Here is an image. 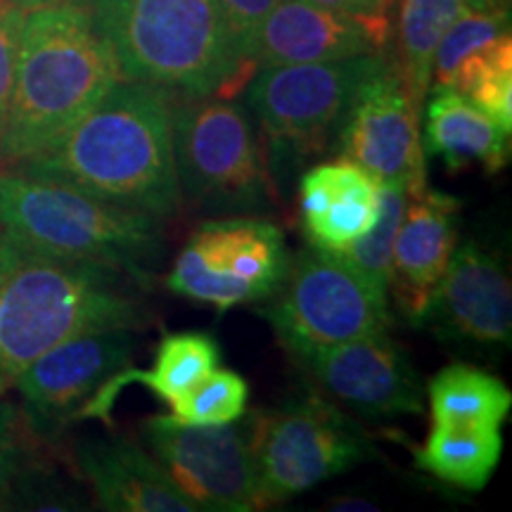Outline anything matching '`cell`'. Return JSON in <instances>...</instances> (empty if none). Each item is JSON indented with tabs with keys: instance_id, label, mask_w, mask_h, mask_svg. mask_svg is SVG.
Wrapping results in <instances>:
<instances>
[{
	"instance_id": "1",
	"label": "cell",
	"mask_w": 512,
	"mask_h": 512,
	"mask_svg": "<svg viewBox=\"0 0 512 512\" xmlns=\"http://www.w3.org/2000/svg\"><path fill=\"white\" fill-rule=\"evenodd\" d=\"M171 105L174 93L166 88L121 79L53 145L15 169L169 219L183 204Z\"/></svg>"
},
{
	"instance_id": "2",
	"label": "cell",
	"mask_w": 512,
	"mask_h": 512,
	"mask_svg": "<svg viewBox=\"0 0 512 512\" xmlns=\"http://www.w3.org/2000/svg\"><path fill=\"white\" fill-rule=\"evenodd\" d=\"M143 287L119 268L57 259L0 233V392L76 335L145 328Z\"/></svg>"
},
{
	"instance_id": "3",
	"label": "cell",
	"mask_w": 512,
	"mask_h": 512,
	"mask_svg": "<svg viewBox=\"0 0 512 512\" xmlns=\"http://www.w3.org/2000/svg\"><path fill=\"white\" fill-rule=\"evenodd\" d=\"M124 79L88 5L27 12L0 164L19 166L53 145Z\"/></svg>"
},
{
	"instance_id": "4",
	"label": "cell",
	"mask_w": 512,
	"mask_h": 512,
	"mask_svg": "<svg viewBox=\"0 0 512 512\" xmlns=\"http://www.w3.org/2000/svg\"><path fill=\"white\" fill-rule=\"evenodd\" d=\"M124 79L174 95H226L256 69L242 60L214 0H86Z\"/></svg>"
},
{
	"instance_id": "5",
	"label": "cell",
	"mask_w": 512,
	"mask_h": 512,
	"mask_svg": "<svg viewBox=\"0 0 512 512\" xmlns=\"http://www.w3.org/2000/svg\"><path fill=\"white\" fill-rule=\"evenodd\" d=\"M0 230L34 252L119 268L150 285L162 219L22 169L0 171Z\"/></svg>"
},
{
	"instance_id": "6",
	"label": "cell",
	"mask_w": 512,
	"mask_h": 512,
	"mask_svg": "<svg viewBox=\"0 0 512 512\" xmlns=\"http://www.w3.org/2000/svg\"><path fill=\"white\" fill-rule=\"evenodd\" d=\"M171 128L181 202L221 216L268 207L271 169L247 107L216 93L174 95Z\"/></svg>"
},
{
	"instance_id": "7",
	"label": "cell",
	"mask_w": 512,
	"mask_h": 512,
	"mask_svg": "<svg viewBox=\"0 0 512 512\" xmlns=\"http://www.w3.org/2000/svg\"><path fill=\"white\" fill-rule=\"evenodd\" d=\"M264 306L283 347L304 361L313 351L382 332L392 323L387 287L332 249H302Z\"/></svg>"
},
{
	"instance_id": "8",
	"label": "cell",
	"mask_w": 512,
	"mask_h": 512,
	"mask_svg": "<svg viewBox=\"0 0 512 512\" xmlns=\"http://www.w3.org/2000/svg\"><path fill=\"white\" fill-rule=\"evenodd\" d=\"M387 53L259 67L247 81V112L259 121L273 164H302L337 145L358 88Z\"/></svg>"
},
{
	"instance_id": "9",
	"label": "cell",
	"mask_w": 512,
	"mask_h": 512,
	"mask_svg": "<svg viewBox=\"0 0 512 512\" xmlns=\"http://www.w3.org/2000/svg\"><path fill=\"white\" fill-rule=\"evenodd\" d=\"M247 427L264 505L304 494L375 453L368 434L316 394L254 413Z\"/></svg>"
},
{
	"instance_id": "10",
	"label": "cell",
	"mask_w": 512,
	"mask_h": 512,
	"mask_svg": "<svg viewBox=\"0 0 512 512\" xmlns=\"http://www.w3.org/2000/svg\"><path fill=\"white\" fill-rule=\"evenodd\" d=\"M290 254L275 223L249 216L204 221L178 254L171 292L219 311L261 302L283 285Z\"/></svg>"
},
{
	"instance_id": "11",
	"label": "cell",
	"mask_w": 512,
	"mask_h": 512,
	"mask_svg": "<svg viewBox=\"0 0 512 512\" xmlns=\"http://www.w3.org/2000/svg\"><path fill=\"white\" fill-rule=\"evenodd\" d=\"M152 456L197 510L252 512L264 508L254 475L249 427L185 425L171 415L147 418Z\"/></svg>"
},
{
	"instance_id": "12",
	"label": "cell",
	"mask_w": 512,
	"mask_h": 512,
	"mask_svg": "<svg viewBox=\"0 0 512 512\" xmlns=\"http://www.w3.org/2000/svg\"><path fill=\"white\" fill-rule=\"evenodd\" d=\"M422 107L387 55L358 88L339 131L342 157L368 171L377 183L399 185L408 195L427 188Z\"/></svg>"
},
{
	"instance_id": "13",
	"label": "cell",
	"mask_w": 512,
	"mask_h": 512,
	"mask_svg": "<svg viewBox=\"0 0 512 512\" xmlns=\"http://www.w3.org/2000/svg\"><path fill=\"white\" fill-rule=\"evenodd\" d=\"M131 366L133 330H93L38 356L12 387L22 394L31 430L55 439L72 422L83 420L107 382Z\"/></svg>"
},
{
	"instance_id": "14",
	"label": "cell",
	"mask_w": 512,
	"mask_h": 512,
	"mask_svg": "<svg viewBox=\"0 0 512 512\" xmlns=\"http://www.w3.org/2000/svg\"><path fill=\"white\" fill-rule=\"evenodd\" d=\"M325 394L366 418L422 411V384L406 349L387 330L313 351L304 358Z\"/></svg>"
},
{
	"instance_id": "15",
	"label": "cell",
	"mask_w": 512,
	"mask_h": 512,
	"mask_svg": "<svg viewBox=\"0 0 512 512\" xmlns=\"http://www.w3.org/2000/svg\"><path fill=\"white\" fill-rule=\"evenodd\" d=\"M389 15H349L311 0H280L252 46L254 67L330 62L387 53Z\"/></svg>"
},
{
	"instance_id": "16",
	"label": "cell",
	"mask_w": 512,
	"mask_h": 512,
	"mask_svg": "<svg viewBox=\"0 0 512 512\" xmlns=\"http://www.w3.org/2000/svg\"><path fill=\"white\" fill-rule=\"evenodd\" d=\"M422 325L453 342L503 347L512 337L510 278L496 256L477 242L453 249Z\"/></svg>"
},
{
	"instance_id": "17",
	"label": "cell",
	"mask_w": 512,
	"mask_h": 512,
	"mask_svg": "<svg viewBox=\"0 0 512 512\" xmlns=\"http://www.w3.org/2000/svg\"><path fill=\"white\" fill-rule=\"evenodd\" d=\"M458 211L456 197L432 188L408 197L394 240L387 292L394 294L401 316L415 328L422 325L456 249Z\"/></svg>"
},
{
	"instance_id": "18",
	"label": "cell",
	"mask_w": 512,
	"mask_h": 512,
	"mask_svg": "<svg viewBox=\"0 0 512 512\" xmlns=\"http://www.w3.org/2000/svg\"><path fill=\"white\" fill-rule=\"evenodd\" d=\"M76 467L91 484L100 508L112 512H195L183 494L143 448L124 437L86 439L76 446Z\"/></svg>"
},
{
	"instance_id": "19",
	"label": "cell",
	"mask_w": 512,
	"mask_h": 512,
	"mask_svg": "<svg viewBox=\"0 0 512 512\" xmlns=\"http://www.w3.org/2000/svg\"><path fill=\"white\" fill-rule=\"evenodd\" d=\"M304 233L313 247L344 252L375 226L380 183L347 157L309 169L299 183Z\"/></svg>"
},
{
	"instance_id": "20",
	"label": "cell",
	"mask_w": 512,
	"mask_h": 512,
	"mask_svg": "<svg viewBox=\"0 0 512 512\" xmlns=\"http://www.w3.org/2000/svg\"><path fill=\"white\" fill-rule=\"evenodd\" d=\"M422 147L453 171L477 164L486 174H498L510 159V133L453 88H434Z\"/></svg>"
},
{
	"instance_id": "21",
	"label": "cell",
	"mask_w": 512,
	"mask_h": 512,
	"mask_svg": "<svg viewBox=\"0 0 512 512\" xmlns=\"http://www.w3.org/2000/svg\"><path fill=\"white\" fill-rule=\"evenodd\" d=\"M221 363V349L216 339L204 332H174L166 335L157 347L155 363L150 370L126 368L119 375H114L107 387L102 389L88 411L83 413V420L98 418L110 420V413L117 403L121 389L128 384H143L152 389L159 399L174 406L185 394L200 384L204 377L214 373Z\"/></svg>"
},
{
	"instance_id": "22",
	"label": "cell",
	"mask_w": 512,
	"mask_h": 512,
	"mask_svg": "<svg viewBox=\"0 0 512 512\" xmlns=\"http://www.w3.org/2000/svg\"><path fill=\"white\" fill-rule=\"evenodd\" d=\"M432 425L501 430L512 408L505 382L470 363H453L430 380Z\"/></svg>"
},
{
	"instance_id": "23",
	"label": "cell",
	"mask_w": 512,
	"mask_h": 512,
	"mask_svg": "<svg viewBox=\"0 0 512 512\" xmlns=\"http://www.w3.org/2000/svg\"><path fill=\"white\" fill-rule=\"evenodd\" d=\"M472 5V0H401L392 60L422 110L432 88V64L441 38Z\"/></svg>"
},
{
	"instance_id": "24",
	"label": "cell",
	"mask_w": 512,
	"mask_h": 512,
	"mask_svg": "<svg viewBox=\"0 0 512 512\" xmlns=\"http://www.w3.org/2000/svg\"><path fill=\"white\" fill-rule=\"evenodd\" d=\"M501 453V430L432 425L425 444L415 451V465L439 482L479 491L496 472Z\"/></svg>"
},
{
	"instance_id": "25",
	"label": "cell",
	"mask_w": 512,
	"mask_h": 512,
	"mask_svg": "<svg viewBox=\"0 0 512 512\" xmlns=\"http://www.w3.org/2000/svg\"><path fill=\"white\" fill-rule=\"evenodd\" d=\"M486 117L494 119L505 133L512 131V41L498 38L470 57L453 74L451 86Z\"/></svg>"
},
{
	"instance_id": "26",
	"label": "cell",
	"mask_w": 512,
	"mask_h": 512,
	"mask_svg": "<svg viewBox=\"0 0 512 512\" xmlns=\"http://www.w3.org/2000/svg\"><path fill=\"white\" fill-rule=\"evenodd\" d=\"M503 36H510L508 3L472 5L470 10H465L441 38L432 64V88L451 86L453 74L465 57L491 46Z\"/></svg>"
},
{
	"instance_id": "27",
	"label": "cell",
	"mask_w": 512,
	"mask_h": 512,
	"mask_svg": "<svg viewBox=\"0 0 512 512\" xmlns=\"http://www.w3.org/2000/svg\"><path fill=\"white\" fill-rule=\"evenodd\" d=\"M249 384L233 370H219L176 401L171 408V418L185 425H235L247 411Z\"/></svg>"
},
{
	"instance_id": "28",
	"label": "cell",
	"mask_w": 512,
	"mask_h": 512,
	"mask_svg": "<svg viewBox=\"0 0 512 512\" xmlns=\"http://www.w3.org/2000/svg\"><path fill=\"white\" fill-rule=\"evenodd\" d=\"M408 192L399 185L380 183V216L375 226L363 235L361 240L344 249V256H349L358 268H363L368 275H373L377 283L384 287L389 285V271H392V252L394 240L399 233L403 211L408 204Z\"/></svg>"
},
{
	"instance_id": "29",
	"label": "cell",
	"mask_w": 512,
	"mask_h": 512,
	"mask_svg": "<svg viewBox=\"0 0 512 512\" xmlns=\"http://www.w3.org/2000/svg\"><path fill=\"white\" fill-rule=\"evenodd\" d=\"M24 17H27V12L10 5L8 0H0V136H3L12 91H15L17 50Z\"/></svg>"
},
{
	"instance_id": "30",
	"label": "cell",
	"mask_w": 512,
	"mask_h": 512,
	"mask_svg": "<svg viewBox=\"0 0 512 512\" xmlns=\"http://www.w3.org/2000/svg\"><path fill=\"white\" fill-rule=\"evenodd\" d=\"M216 8L221 10L223 19H226L230 36H233L235 46H238V53L242 60H245L249 67L256 69L252 64V46L254 38L259 34V27L264 24L275 5L280 0H214Z\"/></svg>"
},
{
	"instance_id": "31",
	"label": "cell",
	"mask_w": 512,
	"mask_h": 512,
	"mask_svg": "<svg viewBox=\"0 0 512 512\" xmlns=\"http://www.w3.org/2000/svg\"><path fill=\"white\" fill-rule=\"evenodd\" d=\"M19 472V444L12 411L0 403V494L10 489Z\"/></svg>"
},
{
	"instance_id": "32",
	"label": "cell",
	"mask_w": 512,
	"mask_h": 512,
	"mask_svg": "<svg viewBox=\"0 0 512 512\" xmlns=\"http://www.w3.org/2000/svg\"><path fill=\"white\" fill-rule=\"evenodd\" d=\"M311 3L349 15H389L392 8V0H311Z\"/></svg>"
},
{
	"instance_id": "33",
	"label": "cell",
	"mask_w": 512,
	"mask_h": 512,
	"mask_svg": "<svg viewBox=\"0 0 512 512\" xmlns=\"http://www.w3.org/2000/svg\"><path fill=\"white\" fill-rule=\"evenodd\" d=\"M8 3L24 12H31L41 8H55V5H86V0H8Z\"/></svg>"
},
{
	"instance_id": "34",
	"label": "cell",
	"mask_w": 512,
	"mask_h": 512,
	"mask_svg": "<svg viewBox=\"0 0 512 512\" xmlns=\"http://www.w3.org/2000/svg\"><path fill=\"white\" fill-rule=\"evenodd\" d=\"M475 5H491V3H508V0H472Z\"/></svg>"
}]
</instances>
